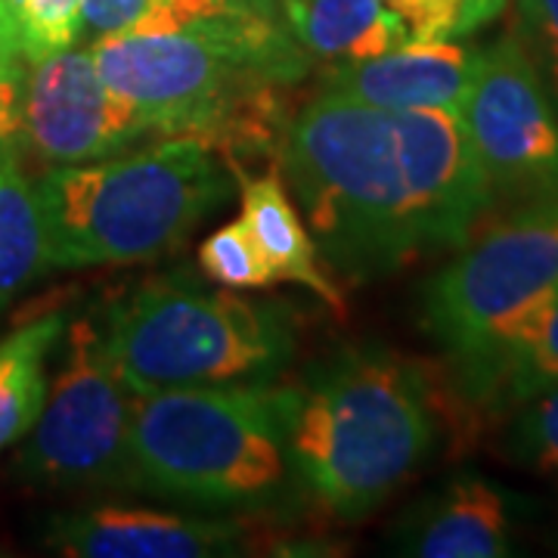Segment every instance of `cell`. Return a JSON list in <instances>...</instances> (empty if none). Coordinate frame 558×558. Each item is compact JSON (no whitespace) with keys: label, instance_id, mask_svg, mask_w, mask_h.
<instances>
[{"label":"cell","instance_id":"cell-2","mask_svg":"<svg viewBox=\"0 0 558 558\" xmlns=\"http://www.w3.org/2000/svg\"><path fill=\"white\" fill-rule=\"evenodd\" d=\"M97 72L137 106L156 137H193L230 165L279 153L289 121L279 90L311 75V53L286 22L220 13L174 32L94 38Z\"/></svg>","mask_w":558,"mask_h":558},{"label":"cell","instance_id":"cell-12","mask_svg":"<svg viewBox=\"0 0 558 558\" xmlns=\"http://www.w3.org/2000/svg\"><path fill=\"white\" fill-rule=\"evenodd\" d=\"M478 50L459 40H407L369 60L329 62L319 87L381 109H457Z\"/></svg>","mask_w":558,"mask_h":558},{"label":"cell","instance_id":"cell-23","mask_svg":"<svg viewBox=\"0 0 558 558\" xmlns=\"http://www.w3.org/2000/svg\"><path fill=\"white\" fill-rule=\"evenodd\" d=\"M220 13H236V16H260V20L286 22L282 16V0H159L153 20L140 32H174L190 22Z\"/></svg>","mask_w":558,"mask_h":558},{"label":"cell","instance_id":"cell-5","mask_svg":"<svg viewBox=\"0 0 558 558\" xmlns=\"http://www.w3.org/2000/svg\"><path fill=\"white\" fill-rule=\"evenodd\" d=\"M299 484L282 388L230 381L134 400L131 487L218 509H260Z\"/></svg>","mask_w":558,"mask_h":558},{"label":"cell","instance_id":"cell-17","mask_svg":"<svg viewBox=\"0 0 558 558\" xmlns=\"http://www.w3.org/2000/svg\"><path fill=\"white\" fill-rule=\"evenodd\" d=\"M50 270L38 190L22 161V140L0 134V314Z\"/></svg>","mask_w":558,"mask_h":558},{"label":"cell","instance_id":"cell-14","mask_svg":"<svg viewBox=\"0 0 558 558\" xmlns=\"http://www.w3.org/2000/svg\"><path fill=\"white\" fill-rule=\"evenodd\" d=\"M398 549L418 558L509 556L506 494L478 475L450 481L400 521Z\"/></svg>","mask_w":558,"mask_h":558},{"label":"cell","instance_id":"cell-1","mask_svg":"<svg viewBox=\"0 0 558 558\" xmlns=\"http://www.w3.org/2000/svg\"><path fill=\"white\" fill-rule=\"evenodd\" d=\"M323 260L351 282L459 248L490 205L457 109H381L323 90L279 146Z\"/></svg>","mask_w":558,"mask_h":558},{"label":"cell","instance_id":"cell-6","mask_svg":"<svg viewBox=\"0 0 558 558\" xmlns=\"http://www.w3.org/2000/svg\"><path fill=\"white\" fill-rule=\"evenodd\" d=\"M102 344L137 398L193 385L274 381L295 357V319L279 301L165 277L109 307Z\"/></svg>","mask_w":558,"mask_h":558},{"label":"cell","instance_id":"cell-21","mask_svg":"<svg viewBox=\"0 0 558 558\" xmlns=\"http://www.w3.org/2000/svg\"><path fill=\"white\" fill-rule=\"evenodd\" d=\"M81 7L84 0H22L20 53L25 69L78 40Z\"/></svg>","mask_w":558,"mask_h":558},{"label":"cell","instance_id":"cell-19","mask_svg":"<svg viewBox=\"0 0 558 558\" xmlns=\"http://www.w3.org/2000/svg\"><path fill=\"white\" fill-rule=\"evenodd\" d=\"M199 264L205 277L218 279L227 289H267L279 282L270 260L264 258L255 236L245 230L242 220H233L227 227L215 230L202 242Z\"/></svg>","mask_w":558,"mask_h":558},{"label":"cell","instance_id":"cell-26","mask_svg":"<svg viewBox=\"0 0 558 558\" xmlns=\"http://www.w3.org/2000/svg\"><path fill=\"white\" fill-rule=\"evenodd\" d=\"M22 87H25V75L7 72V65L0 60V124L20 121L16 116L22 112Z\"/></svg>","mask_w":558,"mask_h":558},{"label":"cell","instance_id":"cell-16","mask_svg":"<svg viewBox=\"0 0 558 558\" xmlns=\"http://www.w3.org/2000/svg\"><path fill=\"white\" fill-rule=\"evenodd\" d=\"M233 174L242 183V223L255 236L264 258L270 260L279 282H299L341 314L344 299L339 286L319 267L317 242L304 230V220L286 196L279 174L245 178L242 168H233Z\"/></svg>","mask_w":558,"mask_h":558},{"label":"cell","instance_id":"cell-8","mask_svg":"<svg viewBox=\"0 0 558 558\" xmlns=\"http://www.w3.org/2000/svg\"><path fill=\"white\" fill-rule=\"evenodd\" d=\"M134 400L100 329L72 323L65 366L22 450V475L53 487H131Z\"/></svg>","mask_w":558,"mask_h":558},{"label":"cell","instance_id":"cell-3","mask_svg":"<svg viewBox=\"0 0 558 558\" xmlns=\"http://www.w3.org/2000/svg\"><path fill=\"white\" fill-rule=\"evenodd\" d=\"M299 484L332 515L363 519L435 444L428 381L388 348H341L282 385Z\"/></svg>","mask_w":558,"mask_h":558},{"label":"cell","instance_id":"cell-20","mask_svg":"<svg viewBox=\"0 0 558 558\" xmlns=\"http://www.w3.org/2000/svg\"><path fill=\"white\" fill-rule=\"evenodd\" d=\"M413 40H459L494 22L509 0H395Z\"/></svg>","mask_w":558,"mask_h":558},{"label":"cell","instance_id":"cell-25","mask_svg":"<svg viewBox=\"0 0 558 558\" xmlns=\"http://www.w3.org/2000/svg\"><path fill=\"white\" fill-rule=\"evenodd\" d=\"M159 0H84L81 7V32L90 38L140 32L153 20Z\"/></svg>","mask_w":558,"mask_h":558},{"label":"cell","instance_id":"cell-9","mask_svg":"<svg viewBox=\"0 0 558 558\" xmlns=\"http://www.w3.org/2000/svg\"><path fill=\"white\" fill-rule=\"evenodd\" d=\"M459 119L490 196L531 202L558 193V119L524 40L506 35L478 50Z\"/></svg>","mask_w":558,"mask_h":558},{"label":"cell","instance_id":"cell-7","mask_svg":"<svg viewBox=\"0 0 558 558\" xmlns=\"http://www.w3.org/2000/svg\"><path fill=\"white\" fill-rule=\"evenodd\" d=\"M558 286V193L521 202L425 286L422 326L453 360Z\"/></svg>","mask_w":558,"mask_h":558},{"label":"cell","instance_id":"cell-10","mask_svg":"<svg viewBox=\"0 0 558 558\" xmlns=\"http://www.w3.org/2000/svg\"><path fill=\"white\" fill-rule=\"evenodd\" d=\"M156 137L137 106L119 97L97 72L90 47H65L25 72L22 143L47 165H81L124 153Z\"/></svg>","mask_w":558,"mask_h":558},{"label":"cell","instance_id":"cell-27","mask_svg":"<svg viewBox=\"0 0 558 558\" xmlns=\"http://www.w3.org/2000/svg\"><path fill=\"white\" fill-rule=\"evenodd\" d=\"M0 60L7 65V72L13 75H25V62L20 53V35H16V25L7 16L3 10V0H0Z\"/></svg>","mask_w":558,"mask_h":558},{"label":"cell","instance_id":"cell-13","mask_svg":"<svg viewBox=\"0 0 558 558\" xmlns=\"http://www.w3.org/2000/svg\"><path fill=\"white\" fill-rule=\"evenodd\" d=\"M453 366L465 395L494 407L524 403L558 385V286Z\"/></svg>","mask_w":558,"mask_h":558},{"label":"cell","instance_id":"cell-11","mask_svg":"<svg viewBox=\"0 0 558 558\" xmlns=\"http://www.w3.org/2000/svg\"><path fill=\"white\" fill-rule=\"evenodd\" d=\"M47 543L75 558H208L240 553L242 531L230 521L100 506L53 519Z\"/></svg>","mask_w":558,"mask_h":558},{"label":"cell","instance_id":"cell-24","mask_svg":"<svg viewBox=\"0 0 558 558\" xmlns=\"http://www.w3.org/2000/svg\"><path fill=\"white\" fill-rule=\"evenodd\" d=\"M519 13L524 47L558 97V0H519Z\"/></svg>","mask_w":558,"mask_h":558},{"label":"cell","instance_id":"cell-28","mask_svg":"<svg viewBox=\"0 0 558 558\" xmlns=\"http://www.w3.org/2000/svg\"><path fill=\"white\" fill-rule=\"evenodd\" d=\"M3 10H7V16L13 20V25H16V35H20V10H22V0H3Z\"/></svg>","mask_w":558,"mask_h":558},{"label":"cell","instance_id":"cell-15","mask_svg":"<svg viewBox=\"0 0 558 558\" xmlns=\"http://www.w3.org/2000/svg\"><path fill=\"white\" fill-rule=\"evenodd\" d=\"M286 28L323 62L369 60L410 40L395 0H282Z\"/></svg>","mask_w":558,"mask_h":558},{"label":"cell","instance_id":"cell-18","mask_svg":"<svg viewBox=\"0 0 558 558\" xmlns=\"http://www.w3.org/2000/svg\"><path fill=\"white\" fill-rule=\"evenodd\" d=\"M65 332L62 314H44L0 339V450L28 435L47 400V360Z\"/></svg>","mask_w":558,"mask_h":558},{"label":"cell","instance_id":"cell-4","mask_svg":"<svg viewBox=\"0 0 558 558\" xmlns=\"http://www.w3.org/2000/svg\"><path fill=\"white\" fill-rule=\"evenodd\" d=\"M50 270L134 264L174 248L230 196L218 149L161 137L149 149L50 165L35 183Z\"/></svg>","mask_w":558,"mask_h":558},{"label":"cell","instance_id":"cell-22","mask_svg":"<svg viewBox=\"0 0 558 558\" xmlns=\"http://www.w3.org/2000/svg\"><path fill=\"white\" fill-rule=\"evenodd\" d=\"M512 447L521 462L558 484V385L524 400Z\"/></svg>","mask_w":558,"mask_h":558}]
</instances>
